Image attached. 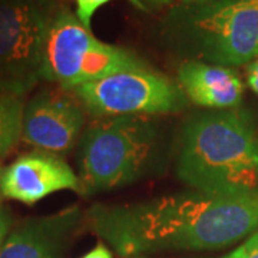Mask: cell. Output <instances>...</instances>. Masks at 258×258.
I'll return each instance as SVG.
<instances>
[{"instance_id":"1","label":"cell","mask_w":258,"mask_h":258,"mask_svg":"<svg viewBox=\"0 0 258 258\" xmlns=\"http://www.w3.org/2000/svg\"><path fill=\"white\" fill-rule=\"evenodd\" d=\"M93 231L120 257L162 251H212L258 230V198H222L198 191L129 204H96Z\"/></svg>"},{"instance_id":"2","label":"cell","mask_w":258,"mask_h":258,"mask_svg":"<svg viewBox=\"0 0 258 258\" xmlns=\"http://www.w3.org/2000/svg\"><path fill=\"white\" fill-rule=\"evenodd\" d=\"M176 176L192 191L258 198V128L247 112L211 111L185 123Z\"/></svg>"},{"instance_id":"3","label":"cell","mask_w":258,"mask_h":258,"mask_svg":"<svg viewBox=\"0 0 258 258\" xmlns=\"http://www.w3.org/2000/svg\"><path fill=\"white\" fill-rule=\"evenodd\" d=\"M168 139L149 116L101 118L83 131L78 148L81 192L98 194L152 175L166 159Z\"/></svg>"},{"instance_id":"4","label":"cell","mask_w":258,"mask_h":258,"mask_svg":"<svg viewBox=\"0 0 258 258\" xmlns=\"http://www.w3.org/2000/svg\"><path fill=\"white\" fill-rule=\"evenodd\" d=\"M166 43L185 60L220 66L258 57V0H204L176 5L162 23Z\"/></svg>"},{"instance_id":"5","label":"cell","mask_w":258,"mask_h":258,"mask_svg":"<svg viewBox=\"0 0 258 258\" xmlns=\"http://www.w3.org/2000/svg\"><path fill=\"white\" fill-rule=\"evenodd\" d=\"M138 56L93 36L72 12L57 6L47 26L42 56V81L74 91L112 74L144 69Z\"/></svg>"},{"instance_id":"6","label":"cell","mask_w":258,"mask_h":258,"mask_svg":"<svg viewBox=\"0 0 258 258\" xmlns=\"http://www.w3.org/2000/svg\"><path fill=\"white\" fill-rule=\"evenodd\" d=\"M53 0H0V93L23 96L42 81Z\"/></svg>"},{"instance_id":"7","label":"cell","mask_w":258,"mask_h":258,"mask_svg":"<svg viewBox=\"0 0 258 258\" xmlns=\"http://www.w3.org/2000/svg\"><path fill=\"white\" fill-rule=\"evenodd\" d=\"M72 92L86 112L98 119L176 113L188 103L178 82L148 68L120 71L78 86Z\"/></svg>"},{"instance_id":"8","label":"cell","mask_w":258,"mask_h":258,"mask_svg":"<svg viewBox=\"0 0 258 258\" xmlns=\"http://www.w3.org/2000/svg\"><path fill=\"white\" fill-rule=\"evenodd\" d=\"M86 109L72 91L45 88L25 105L22 139L56 155H66L81 141Z\"/></svg>"},{"instance_id":"9","label":"cell","mask_w":258,"mask_h":258,"mask_svg":"<svg viewBox=\"0 0 258 258\" xmlns=\"http://www.w3.org/2000/svg\"><path fill=\"white\" fill-rule=\"evenodd\" d=\"M0 185L5 198L28 205L64 189L81 192L79 176L63 158L39 149L20 155L5 168Z\"/></svg>"},{"instance_id":"10","label":"cell","mask_w":258,"mask_h":258,"mask_svg":"<svg viewBox=\"0 0 258 258\" xmlns=\"http://www.w3.org/2000/svg\"><path fill=\"white\" fill-rule=\"evenodd\" d=\"M81 220L82 211L68 207L52 215L20 222L3 242L0 258H62Z\"/></svg>"},{"instance_id":"11","label":"cell","mask_w":258,"mask_h":258,"mask_svg":"<svg viewBox=\"0 0 258 258\" xmlns=\"http://www.w3.org/2000/svg\"><path fill=\"white\" fill-rule=\"evenodd\" d=\"M176 81L188 101L208 109H234L244 93L241 78L234 69L200 60H184Z\"/></svg>"},{"instance_id":"12","label":"cell","mask_w":258,"mask_h":258,"mask_svg":"<svg viewBox=\"0 0 258 258\" xmlns=\"http://www.w3.org/2000/svg\"><path fill=\"white\" fill-rule=\"evenodd\" d=\"M25 98L0 93V158L22 139Z\"/></svg>"},{"instance_id":"13","label":"cell","mask_w":258,"mask_h":258,"mask_svg":"<svg viewBox=\"0 0 258 258\" xmlns=\"http://www.w3.org/2000/svg\"><path fill=\"white\" fill-rule=\"evenodd\" d=\"M112 0H75L76 3V18L79 19V22L82 23L88 30H91V23L92 18L98 9H101L102 6L108 5ZM132 5H135L137 8L142 10H147L145 5L141 0H129Z\"/></svg>"},{"instance_id":"14","label":"cell","mask_w":258,"mask_h":258,"mask_svg":"<svg viewBox=\"0 0 258 258\" xmlns=\"http://www.w3.org/2000/svg\"><path fill=\"white\" fill-rule=\"evenodd\" d=\"M10 225H12V217L6 211L0 210V248L9 235Z\"/></svg>"},{"instance_id":"15","label":"cell","mask_w":258,"mask_h":258,"mask_svg":"<svg viewBox=\"0 0 258 258\" xmlns=\"http://www.w3.org/2000/svg\"><path fill=\"white\" fill-rule=\"evenodd\" d=\"M247 82L249 88L258 95V57L247 66Z\"/></svg>"},{"instance_id":"16","label":"cell","mask_w":258,"mask_h":258,"mask_svg":"<svg viewBox=\"0 0 258 258\" xmlns=\"http://www.w3.org/2000/svg\"><path fill=\"white\" fill-rule=\"evenodd\" d=\"M81 258H112V254L108 247H105L103 244H98L95 248L91 249L89 252H86Z\"/></svg>"},{"instance_id":"17","label":"cell","mask_w":258,"mask_h":258,"mask_svg":"<svg viewBox=\"0 0 258 258\" xmlns=\"http://www.w3.org/2000/svg\"><path fill=\"white\" fill-rule=\"evenodd\" d=\"M247 244V258H258V230L245 241Z\"/></svg>"},{"instance_id":"18","label":"cell","mask_w":258,"mask_h":258,"mask_svg":"<svg viewBox=\"0 0 258 258\" xmlns=\"http://www.w3.org/2000/svg\"><path fill=\"white\" fill-rule=\"evenodd\" d=\"M222 258H247V244H242L240 247H237L234 251H231L230 254H227Z\"/></svg>"},{"instance_id":"19","label":"cell","mask_w":258,"mask_h":258,"mask_svg":"<svg viewBox=\"0 0 258 258\" xmlns=\"http://www.w3.org/2000/svg\"><path fill=\"white\" fill-rule=\"evenodd\" d=\"M204 0H176V5L179 6H188V5H195V3H200Z\"/></svg>"},{"instance_id":"20","label":"cell","mask_w":258,"mask_h":258,"mask_svg":"<svg viewBox=\"0 0 258 258\" xmlns=\"http://www.w3.org/2000/svg\"><path fill=\"white\" fill-rule=\"evenodd\" d=\"M151 3L157 5V6H164V5H171L174 3V0H149Z\"/></svg>"},{"instance_id":"21","label":"cell","mask_w":258,"mask_h":258,"mask_svg":"<svg viewBox=\"0 0 258 258\" xmlns=\"http://www.w3.org/2000/svg\"><path fill=\"white\" fill-rule=\"evenodd\" d=\"M2 174H3V168L0 164V182H2ZM2 198H3V195H2V185H0V204H2Z\"/></svg>"},{"instance_id":"22","label":"cell","mask_w":258,"mask_h":258,"mask_svg":"<svg viewBox=\"0 0 258 258\" xmlns=\"http://www.w3.org/2000/svg\"><path fill=\"white\" fill-rule=\"evenodd\" d=\"M132 258H149V257H132Z\"/></svg>"}]
</instances>
